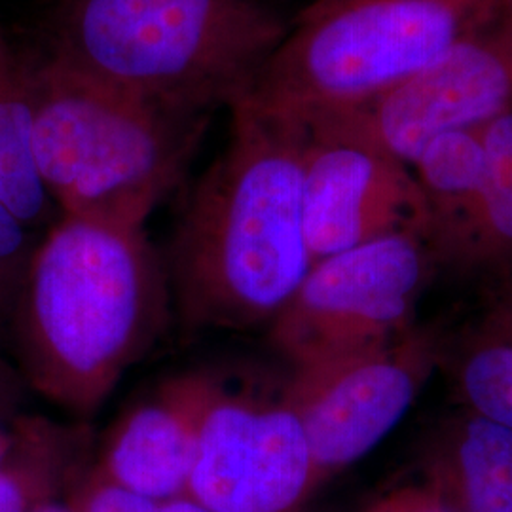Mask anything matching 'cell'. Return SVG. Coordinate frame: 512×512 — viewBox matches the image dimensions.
I'll return each mask as SVG.
<instances>
[{
	"label": "cell",
	"instance_id": "6da1fadb",
	"mask_svg": "<svg viewBox=\"0 0 512 512\" xmlns=\"http://www.w3.org/2000/svg\"><path fill=\"white\" fill-rule=\"evenodd\" d=\"M230 141L196 184L171 245L169 287L188 329L247 330L310 272L302 207L304 124L234 107Z\"/></svg>",
	"mask_w": 512,
	"mask_h": 512
},
{
	"label": "cell",
	"instance_id": "7a4b0ae2",
	"mask_svg": "<svg viewBox=\"0 0 512 512\" xmlns=\"http://www.w3.org/2000/svg\"><path fill=\"white\" fill-rule=\"evenodd\" d=\"M169 296L145 228L63 215L31 256L12 315L29 382L92 416L160 338Z\"/></svg>",
	"mask_w": 512,
	"mask_h": 512
},
{
	"label": "cell",
	"instance_id": "3957f363",
	"mask_svg": "<svg viewBox=\"0 0 512 512\" xmlns=\"http://www.w3.org/2000/svg\"><path fill=\"white\" fill-rule=\"evenodd\" d=\"M287 27L258 0H59L50 54L169 109L245 99Z\"/></svg>",
	"mask_w": 512,
	"mask_h": 512
},
{
	"label": "cell",
	"instance_id": "277c9868",
	"mask_svg": "<svg viewBox=\"0 0 512 512\" xmlns=\"http://www.w3.org/2000/svg\"><path fill=\"white\" fill-rule=\"evenodd\" d=\"M29 69L33 156L63 215L124 228L181 181L209 116L169 109L44 57Z\"/></svg>",
	"mask_w": 512,
	"mask_h": 512
},
{
	"label": "cell",
	"instance_id": "5b68a950",
	"mask_svg": "<svg viewBox=\"0 0 512 512\" xmlns=\"http://www.w3.org/2000/svg\"><path fill=\"white\" fill-rule=\"evenodd\" d=\"M505 0H315L256 76L247 105L304 124L348 109L497 25Z\"/></svg>",
	"mask_w": 512,
	"mask_h": 512
},
{
	"label": "cell",
	"instance_id": "8992f818",
	"mask_svg": "<svg viewBox=\"0 0 512 512\" xmlns=\"http://www.w3.org/2000/svg\"><path fill=\"white\" fill-rule=\"evenodd\" d=\"M423 275L420 238L393 234L315 260L272 321L275 348L296 368L384 348Z\"/></svg>",
	"mask_w": 512,
	"mask_h": 512
},
{
	"label": "cell",
	"instance_id": "52a82bcc",
	"mask_svg": "<svg viewBox=\"0 0 512 512\" xmlns=\"http://www.w3.org/2000/svg\"><path fill=\"white\" fill-rule=\"evenodd\" d=\"M293 406L217 380L186 494L211 512H291L317 480Z\"/></svg>",
	"mask_w": 512,
	"mask_h": 512
},
{
	"label": "cell",
	"instance_id": "ba28073f",
	"mask_svg": "<svg viewBox=\"0 0 512 512\" xmlns=\"http://www.w3.org/2000/svg\"><path fill=\"white\" fill-rule=\"evenodd\" d=\"M511 107V63L492 29L359 105L313 118H325L385 156L414 165L435 139L478 128Z\"/></svg>",
	"mask_w": 512,
	"mask_h": 512
},
{
	"label": "cell",
	"instance_id": "9c48e42d",
	"mask_svg": "<svg viewBox=\"0 0 512 512\" xmlns=\"http://www.w3.org/2000/svg\"><path fill=\"white\" fill-rule=\"evenodd\" d=\"M302 207L311 258L393 234H427L416 175L325 118L304 122Z\"/></svg>",
	"mask_w": 512,
	"mask_h": 512
},
{
	"label": "cell",
	"instance_id": "30bf717a",
	"mask_svg": "<svg viewBox=\"0 0 512 512\" xmlns=\"http://www.w3.org/2000/svg\"><path fill=\"white\" fill-rule=\"evenodd\" d=\"M414 395L412 370L384 348L300 366L285 389L317 476L365 458L403 420Z\"/></svg>",
	"mask_w": 512,
	"mask_h": 512
},
{
	"label": "cell",
	"instance_id": "8fae6325",
	"mask_svg": "<svg viewBox=\"0 0 512 512\" xmlns=\"http://www.w3.org/2000/svg\"><path fill=\"white\" fill-rule=\"evenodd\" d=\"M215 385L202 370L169 378L116 423L97 471L156 501L186 494Z\"/></svg>",
	"mask_w": 512,
	"mask_h": 512
},
{
	"label": "cell",
	"instance_id": "7c38bea8",
	"mask_svg": "<svg viewBox=\"0 0 512 512\" xmlns=\"http://www.w3.org/2000/svg\"><path fill=\"white\" fill-rule=\"evenodd\" d=\"M478 133L484 162L475 183L427 211V234L463 260L512 266V107Z\"/></svg>",
	"mask_w": 512,
	"mask_h": 512
},
{
	"label": "cell",
	"instance_id": "4fadbf2b",
	"mask_svg": "<svg viewBox=\"0 0 512 512\" xmlns=\"http://www.w3.org/2000/svg\"><path fill=\"white\" fill-rule=\"evenodd\" d=\"M50 200L33 156L29 69L0 33V202L33 226L46 217Z\"/></svg>",
	"mask_w": 512,
	"mask_h": 512
},
{
	"label": "cell",
	"instance_id": "5bb4252c",
	"mask_svg": "<svg viewBox=\"0 0 512 512\" xmlns=\"http://www.w3.org/2000/svg\"><path fill=\"white\" fill-rule=\"evenodd\" d=\"M448 482L454 512H512V429L469 416L454 440Z\"/></svg>",
	"mask_w": 512,
	"mask_h": 512
},
{
	"label": "cell",
	"instance_id": "9a60e30c",
	"mask_svg": "<svg viewBox=\"0 0 512 512\" xmlns=\"http://www.w3.org/2000/svg\"><path fill=\"white\" fill-rule=\"evenodd\" d=\"M84 444V429L40 418L19 421L0 461V512H33L48 503L46 495Z\"/></svg>",
	"mask_w": 512,
	"mask_h": 512
},
{
	"label": "cell",
	"instance_id": "2e32d148",
	"mask_svg": "<svg viewBox=\"0 0 512 512\" xmlns=\"http://www.w3.org/2000/svg\"><path fill=\"white\" fill-rule=\"evenodd\" d=\"M459 385L476 416L512 429V310L488 319L469 342Z\"/></svg>",
	"mask_w": 512,
	"mask_h": 512
},
{
	"label": "cell",
	"instance_id": "e0dca14e",
	"mask_svg": "<svg viewBox=\"0 0 512 512\" xmlns=\"http://www.w3.org/2000/svg\"><path fill=\"white\" fill-rule=\"evenodd\" d=\"M35 249L27 224L0 202V321L14 315Z\"/></svg>",
	"mask_w": 512,
	"mask_h": 512
},
{
	"label": "cell",
	"instance_id": "ac0fdd59",
	"mask_svg": "<svg viewBox=\"0 0 512 512\" xmlns=\"http://www.w3.org/2000/svg\"><path fill=\"white\" fill-rule=\"evenodd\" d=\"M158 503L93 471L71 507L74 512H156Z\"/></svg>",
	"mask_w": 512,
	"mask_h": 512
},
{
	"label": "cell",
	"instance_id": "d6986e66",
	"mask_svg": "<svg viewBox=\"0 0 512 512\" xmlns=\"http://www.w3.org/2000/svg\"><path fill=\"white\" fill-rule=\"evenodd\" d=\"M374 512H454L439 495L408 494L389 501Z\"/></svg>",
	"mask_w": 512,
	"mask_h": 512
},
{
	"label": "cell",
	"instance_id": "ffe728a7",
	"mask_svg": "<svg viewBox=\"0 0 512 512\" xmlns=\"http://www.w3.org/2000/svg\"><path fill=\"white\" fill-rule=\"evenodd\" d=\"M494 35L497 42H499V46L503 48V52L507 55L512 69V0L503 2L501 16L497 19V25L494 27Z\"/></svg>",
	"mask_w": 512,
	"mask_h": 512
},
{
	"label": "cell",
	"instance_id": "44dd1931",
	"mask_svg": "<svg viewBox=\"0 0 512 512\" xmlns=\"http://www.w3.org/2000/svg\"><path fill=\"white\" fill-rule=\"evenodd\" d=\"M156 512H211L205 509L202 503H198L194 497L188 494L179 495V497H171L164 499L158 503Z\"/></svg>",
	"mask_w": 512,
	"mask_h": 512
},
{
	"label": "cell",
	"instance_id": "7402d4cb",
	"mask_svg": "<svg viewBox=\"0 0 512 512\" xmlns=\"http://www.w3.org/2000/svg\"><path fill=\"white\" fill-rule=\"evenodd\" d=\"M33 512H74L73 507L69 505V507H63V505H55V503H44V505H40L38 509H35Z\"/></svg>",
	"mask_w": 512,
	"mask_h": 512
},
{
	"label": "cell",
	"instance_id": "603a6c76",
	"mask_svg": "<svg viewBox=\"0 0 512 512\" xmlns=\"http://www.w3.org/2000/svg\"><path fill=\"white\" fill-rule=\"evenodd\" d=\"M8 448H10V437H6V435L0 433V461L6 456Z\"/></svg>",
	"mask_w": 512,
	"mask_h": 512
}]
</instances>
